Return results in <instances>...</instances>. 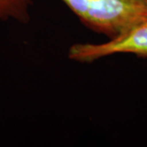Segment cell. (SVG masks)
<instances>
[{
	"instance_id": "6da1fadb",
	"label": "cell",
	"mask_w": 147,
	"mask_h": 147,
	"mask_svg": "<svg viewBox=\"0 0 147 147\" xmlns=\"http://www.w3.org/2000/svg\"><path fill=\"white\" fill-rule=\"evenodd\" d=\"M84 26L114 38L147 20V0H61Z\"/></svg>"
},
{
	"instance_id": "7a4b0ae2",
	"label": "cell",
	"mask_w": 147,
	"mask_h": 147,
	"mask_svg": "<svg viewBox=\"0 0 147 147\" xmlns=\"http://www.w3.org/2000/svg\"><path fill=\"white\" fill-rule=\"evenodd\" d=\"M123 53L147 58V20L104 42L73 44L69 48L68 57L80 63H92L101 58Z\"/></svg>"
},
{
	"instance_id": "3957f363",
	"label": "cell",
	"mask_w": 147,
	"mask_h": 147,
	"mask_svg": "<svg viewBox=\"0 0 147 147\" xmlns=\"http://www.w3.org/2000/svg\"><path fill=\"white\" fill-rule=\"evenodd\" d=\"M31 5V0H0V21L27 24L30 21Z\"/></svg>"
}]
</instances>
